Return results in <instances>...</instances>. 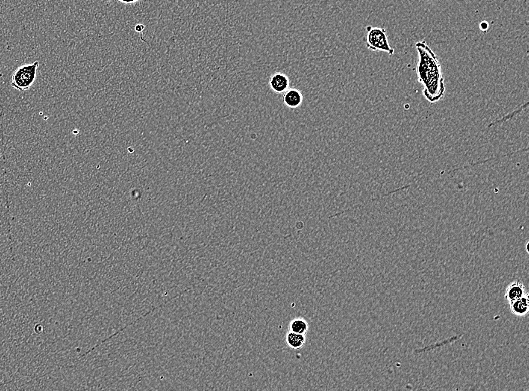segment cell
I'll return each instance as SVG.
<instances>
[{
    "mask_svg": "<svg viewBox=\"0 0 529 391\" xmlns=\"http://www.w3.org/2000/svg\"><path fill=\"white\" fill-rule=\"evenodd\" d=\"M419 60L417 76L424 86V96L430 103H436L444 97L445 85L442 71L437 57L425 42L416 44Z\"/></svg>",
    "mask_w": 529,
    "mask_h": 391,
    "instance_id": "1",
    "label": "cell"
},
{
    "mask_svg": "<svg viewBox=\"0 0 529 391\" xmlns=\"http://www.w3.org/2000/svg\"><path fill=\"white\" fill-rule=\"evenodd\" d=\"M39 66V62L35 61L32 64L23 65L18 67L14 72L11 86L21 92L29 90L36 80Z\"/></svg>",
    "mask_w": 529,
    "mask_h": 391,
    "instance_id": "2",
    "label": "cell"
},
{
    "mask_svg": "<svg viewBox=\"0 0 529 391\" xmlns=\"http://www.w3.org/2000/svg\"><path fill=\"white\" fill-rule=\"evenodd\" d=\"M366 45L368 49L381 51L393 54V48H391L386 36V30L378 27H367Z\"/></svg>",
    "mask_w": 529,
    "mask_h": 391,
    "instance_id": "3",
    "label": "cell"
},
{
    "mask_svg": "<svg viewBox=\"0 0 529 391\" xmlns=\"http://www.w3.org/2000/svg\"><path fill=\"white\" fill-rule=\"evenodd\" d=\"M270 88L275 93H284L290 86V80L283 73H275L271 75L268 81Z\"/></svg>",
    "mask_w": 529,
    "mask_h": 391,
    "instance_id": "4",
    "label": "cell"
},
{
    "mask_svg": "<svg viewBox=\"0 0 529 391\" xmlns=\"http://www.w3.org/2000/svg\"><path fill=\"white\" fill-rule=\"evenodd\" d=\"M528 293L525 284L520 280H516L509 284L505 292V298L509 303L524 297Z\"/></svg>",
    "mask_w": 529,
    "mask_h": 391,
    "instance_id": "5",
    "label": "cell"
},
{
    "mask_svg": "<svg viewBox=\"0 0 529 391\" xmlns=\"http://www.w3.org/2000/svg\"><path fill=\"white\" fill-rule=\"evenodd\" d=\"M303 95L297 89H288L283 95V103L290 109H297L303 103Z\"/></svg>",
    "mask_w": 529,
    "mask_h": 391,
    "instance_id": "6",
    "label": "cell"
},
{
    "mask_svg": "<svg viewBox=\"0 0 529 391\" xmlns=\"http://www.w3.org/2000/svg\"><path fill=\"white\" fill-rule=\"evenodd\" d=\"M510 306L513 315L519 317L526 316L529 312L528 294L510 303Z\"/></svg>",
    "mask_w": 529,
    "mask_h": 391,
    "instance_id": "7",
    "label": "cell"
},
{
    "mask_svg": "<svg viewBox=\"0 0 529 391\" xmlns=\"http://www.w3.org/2000/svg\"><path fill=\"white\" fill-rule=\"evenodd\" d=\"M305 335L289 332L286 336V342L288 346L292 349H300L305 343Z\"/></svg>",
    "mask_w": 529,
    "mask_h": 391,
    "instance_id": "8",
    "label": "cell"
},
{
    "mask_svg": "<svg viewBox=\"0 0 529 391\" xmlns=\"http://www.w3.org/2000/svg\"><path fill=\"white\" fill-rule=\"evenodd\" d=\"M289 330L294 333L305 335L308 330V324L303 318H295L289 324Z\"/></svg>",
    "mask_w": 529,
    "mask_h": 391,
    "instance_id": "9",
    "label": "cell"
},
{
    "mask_svg": "<svg viewBox=\"0 0 529 391\" xmlns=\"http://www.w3.org/2000/svg\"><path fill=\"white\" fill-rule=\"evenodd\" d=\"M145 28V25L142 24H138L135 26V30H136L137 33H139L141 34V39H142L143 42H147L146 40H145V39H143V37H142V31H143L144 29Z\"/></svg>",
    "mask_w": 529,
    "mask_h": 391,
    "instance_id": "10",
    "label": "cell"
},
{
    "mask_svg": "<svg viewBox=\"0 0 529 391\" xmlns=\"http://www.w3.org/2000/svg\"><path fill=\"white\" fill-rule=\"evenodd\" d=\"M118 1L121 2L123 3H127V4H132V3H137V2L141 1V0H118Z\"/></svg>",
    "mask_w": 529,
    "mask_h": 391,
    "instance_id": "11",
    "label": "cell"
},
{
    "mask_svg": "<svg viewBox=\"0 0 529 391\" xmlns=\"http://www.w3.org/2000/svg\"><path fill=\"white\" fill-rule=\"evenodd\" d=\"M486 23H483V24H481V27H483V29L487 28L488 25H486Z\"/></svg>",
    "mask_w": 529,
    "mask_h": 391,
    "instance_id": "12",
    "label": "cell"
},
{
    "mask_svg": "<svg viewBox=\"0 0 529 391\" xmlns=\"http://www.w3.org/2000/svg\"><path fill=\"white\" fill-rule=\"evenodd\" d=\"M108 1H109V0H108Z\"/></svg>",
    "mask_w": 529,
    "mask_h": 391,
    "instance_id": "13",
    "label": "cell"
}]
</instances>
